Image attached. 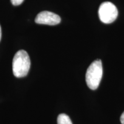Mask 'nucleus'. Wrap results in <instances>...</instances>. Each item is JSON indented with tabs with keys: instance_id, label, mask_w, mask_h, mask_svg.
I'll use <instances>...</instances> for the list:
<instances>
[{
	"instance_id": "f257e3e1",
	"label": "nucleus",
	"mask_w": 124,
	"mask_h": 124,
	"mask_svg": "<svg viewBox=\"0 0 124 124\" xmlns=\"http://www.w3.org/2000/svg\"><path fill=\"white\" fill-rule=\"evenodd\" d=\"M31 67V60L25 51L20 50L16 52L13 59L12 68L14 75L23 78L27 75Z\"/></svg>"
},
{
	"instance_id": "f03ea898",
	"label": "nucleus",
	"mask_w": 124,
	"mask_h": 124,
	"mask_svg": "<svg viewBox=\"0 0 124 124\" xmlns=\"http://www.w3.org/2000/svg\"><path fill=\"white\" fill-rule=\"evenodd\" d=\"M103 74L102 62L96 60L90 65L86 74L87 85L91 90H96L98 87Z\"/></svg>"
},
{
	"instance_id": "7ed1b4c3",
	"label": "nucleus",
	"mask_w": 124,
	"mask_h": 124,
	"mask_svg": "<svg viewBox=\"0 0 124 124\" xmlns=\"http://www.w3.org/2000/svg\"><path fill=\"white\" fill-rule=\"evenodd\" d=\"M99 17L105 24L114 22L118 16L117 7L110 2H105L101 4L98 10Z\"/></svg>"
},
{
	"instance_id": "20e7f679",
	"label": "nucleus",
	"mask_w": 124,
	"mask_h": 124,
	"mask_svg": "<svg viewBox=\"0 0 124 124\" xmlns=\"http://www.w3.org/2000/svg\"><path fill=\"white\" fill-rule=\"evenodd\" d=\"M35 23L39 24L55 25L59 24L61 21L59 16L48 11L40 12L35 18Z\"/></svg>"
},
{
	"instance_id": "39448f33",
	"label": "nucleus",
	"mask_w": 124,
	"mask_h": 124,
	"mask_svg": "<svg viewBox=\"0 0 124 124\" xmlns=\"http://www.w3.org/2000/svg\"><path fill=\"white\" fill-rule=\"evenodd\" d=\"M58 124H72L70 118L66 114H60L57 120Z\"/></svg>"
},
{
	"instance_id": "423d86ee",
	"label": "nucleus",
	"mask_w": 124,
	"mask_h": 124,
	"mask_svg": "<svg viewBox=\"0 0 124 124\" xmlns=\"http://www.w3.org/2000/svg\"><path fill=\"white\" fill-rule=\"evenodd\" d=\"M12 4L15 6H18L21 4L24 1V0H10Z\"/></svg>"
},
{
	"instance_id": "0eeeda50",
	"label": "nucleus",
	"mask_w": 124,
	"mask_h": 124,
	"mask_svg": "<svg viewBox=\"0 0 124 124\" xmlns=\"http://www.w3.org/2000/svg\"><path fill=\"white\" fill-rule=\"evenodd\" d=\"M120 120H121V124H124V112L122 113L121 116Z\"/></svg>"
},
{
	"instance_id": "6e6552de",
	"label": "nucleus",
	"mask_w": 124,
	"mask_h": 124,
	"mask_svg": "<svg viewBox=\"0 0 124 124\" xmlns=\"http://www.w3.org/2000/svg\"><path fill=\"white\" fill-rule=\"evenodd\" d=\"M1 26H0V41H1Z\"/></svg>"
}]
</instances>
